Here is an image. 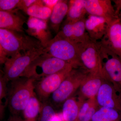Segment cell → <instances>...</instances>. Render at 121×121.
<instances>
[{
  "label": "cell",
  "mask_w": 121,
  "mask_h": 121,
  "mask_svg": "<svg viewBox=\"0 0 121 121\" xmlns=\"http://www.w3.org/2000/svg\"><path fill=\"white\" fill-rule=\"evenodd\" d=\"M87 13L84 0H70L66 21L75 22L85 18Z\"/></svg>",
  "instance_id": "ffe728a7"
},
{
  "label": "cell",
  "mask_w": 121,
  "mask_h": 121,
  "mask_svg": "<svg viewBox=\"0 0 121 121\" xmlns=\"http://www.w3.org/2000/svg\"><path fill=\"white\" fill-rule=\"evenodd\" d=\"M36 81L21 77L11 82L8 92L7 107L12 115H19L35 93Z\"/></svg>",
  "instance_id": "6da1fadb"
},
{
  "label": "cell",
  "mask_w": 121,
  "mask_h": 121,
  "mask_svg": "<svg viewBox=\"0 0 121 121\" xmlns=\"http://www.w3.org/2000/svg\"><path fill=\"white\" fill-rule=\"evenodd\" d=\"M112 20L89 15L86 19L85 24L86 30L91 39L95 42L100 41L105 34L108 24Z\"/></svg>",
  "instance_id": "9a60e30c"
},
{
  "label": "cell",
  "mask_w": 121,
  "mask_h": 121,
  "mask_svg": "<svg viewBox=\"0 0 121 121\" xmlns=\"http://www.w3.org/2000/svg\"></svg>",
  "instance_id": "836d02e7"
},
{
  "label": "cell",
  "mask_w": 121,
  "mask_h": 121,
  "mask_svg": "<svg viewBox=\"0 0 121 121\" xmlns=\"http://www.w3.org/2000/svg\"><path fill=\"white\" fill-rule=\"evenodd\" d=\"M44 53L71 64L74 68L82 67L79 56L78 45L58 34L44 48Z\"/></svg>",
  "instance_id": "5b68a950"
},
{
  "label": "cell",
  "mask_w": 121,
  "mask_h": 121,
  "mask_svg": "<svg viewBox=\"0 0 121 121\" xmlns=\"http://www.w3.org/2000/svg\"><path fill=\"white\" fill-rule=\"evenodd\" d=\"M8 58V57L7 54L0 45V67L2 65H4Z\"/></svg>",
  "instance_id": "f546056e"
},
{
  "label": "cell",
  "mask_w": 121,
  "mask_h": 121,
  "mask_svg": "<svg viewBox=\"0 0 121 121\" xmlns=\"http://www.w3.org/2000/svg\"><path fill=\"white\" fill-rule=\"evenodd\" d=\"M105 79L101 76L88 73L80 87L82 96L86 99L96 97Z\"/></svg>",
  "instance_id": "e0dca14e"
},
{
  "label": "cell",
  "mask_w": 121,
  "mask_h": 121,
  "mask_svg": "<svg viewBox=\"0 0 121 121\" xmlns=\"http://www.w3.org/2000/svg\"><path fill=\"white\" fill-rule=\"evenodd\" d=\"M7 121H24L19 115H12L9 118Z\"/></svg>",
  "instance_id": "1f68e13d"
},
{
  "label": "cell",
  "mask_w": 121,
  "mask_h": 121,
  "mask_svg": "<svg viewBox=\"0 0 121 121\" xmlns=\"http://www.w3.org/2000/svg\"><path fill=\"white\" fill-rule=\"evenodd\" d=\"M69 7V1L59 0L52 10L50 20L51 29L56 33H58L61 23L67 15Z\"/></svg>",
  "instance_id": "ac0fdd59"
},
{
  "label": "cell",
  "mask_w": 121,
  "mask_h": 121,
  "mask_svg": "<svg viewBox=\"0 0 121 121\" xmlns=\"http://www.w3.org/2000/svg\"><path fill=\"white\" fill-rule=\"evenodd\" d=\"M40 102L35 92L22 112L24 121H38L41 107Z\"/></svg>",
  "instance_id": "7402d4cb"
},
{
  "label": "cell",
  "mask_w": 121,
  "mask_h": 121,
  "mask_svg": "<svg viewBox=\"0 0 121 121\" xmlns=\"http://www.w3.org/2000/svg\"><path fill=\"white\" fill-rule=\"evenodd\" d=\"M44 53V48H38L8 57L3 70L7 82L22 77L33 61Z\"/></svg>",
  "instance_id": "277c9868"
},
{
  "label": "cell",
  "mask_w": 121,
  "mask_h": 121,
  "mask_svg": "<svg viewBox=\"0 0 121 121\" xmlns=\"http://www.w3.org/2000/svg\"><path fill=\"white\" fill-rule=\"evenodd\" d=\"M52 10L46 7L43 4L42 0H40L27 9L25 13L30 17L48 21L49 19Z\"/></svg>",
  "instance_id": "603a6c76"
},
{
  "label": "cell",
  "mask_w": 121,
  "mask_h": 121,
  "mask_svg": "<svg viewBox=\"0 0 121 121\" xmlns=\"http://www.w3.org/2000/svg\"><path fill=\"white\" fill-rule=\"evenodd\" d=\"M99 107L95 98L83 101L76 121H91Z\"/></svg>",
  "instance_id": "44dd1931"
},
{
  "label": "cell",
  "mask_w": 121,
  "mask_h": 121,
  "mask_svg": "<svg viewBox=\"0 0 121 121\" xmlns=\"http://www.w3.org/2000/svg\"><path fill=\"white\" fill-rule=\"evenodd\" d=\"M20 0H0V11L13 12L17 9Z\"/></svg>",
  "instance_id": "4316f807"
},
{
  "label": "cell",
  "mask_w": 121,
  "mask_h": 121,
  "mask_svg": "<svg viewBox=\"0 0 121 121\" xmlns=\"http://www.w3.org/2000/svg\"><path fill=\"white\" fill-rule=\"evenodd\" d=\"M26 32L29 35L37 39L44 48L52 39L48 25V21L29 17L27 23Z\"/></svg>",
  "instance_id": "4fadbf2b"
},
{
  "label": "cell",
  "mask_w": 121,
  "mask_h": 121,
  "mask_svg": "<svg viewBox=\"0 0 121 121\" xmlns=\"http://www.w3.org/2000/svg\"><path fill=\"white\" fill-rule=\"evenodd\" d=\"M98 42L117 55L121 60V21L119 17L109 23L105 34Z\"/></svg>",
  "instance_id": "7c38bea8"
},
{
  "label": "cell",
  "mask_w": 121,
  "mask_h": 121,
  "mask_svg": "<svg viewBox=\"0 0 121 121\" xmlns=\"http://www.w3.org/2000/svg\"><path fill=\"white\" fill-rule=\"evenodd\" d=\"M71 65H72L44 53L33 61L22 77L32 79L37 82Z\"/></svg>",
  "instance_id": "3957f363"
},
{
  "label": "cell",
  "mask_w": 121,
  "mask_h": 121,
  "mask_svg": "<svg viewBox=\"0 0 121 121\" xmlns=\"http://www.w3.org/2000/svg\"><path fill=\"white\" fill-rule=\"evenodd\" d=\"M119 112L113 108L100 107L94 115L91 121H118Z\"/></svg>",
  "instance_id": "cb8c5ba5"
},
{
  "label": "cell",
  "mask_w": 121,
  "mask_h": 121,
  "mask_svg": "<svg viewBox=\"0 0 121 121\" xmlns=\"http://www.w3.org/2000/svg\"><path fill=\"white\" fill-rule=\"evenodd\" d=\"M118 17H119V19H120L121 21V12L118 14Z\"/></svg>",
  "instance_id": "d6a6232c"
},
{
  "label": "cell",
  "mask_w": 121,
  "mask_h": 121,
  "mask_svg": "<svg viewBox=\"0 0 121 121\" xmlns=\"http://www.w3.org/2000/svg\"><path fill=\"white\" fill-rule=\"evenodd\" d=\"M83 101L81 98L78 101L75 98L71 97L64 102L62 114L64 121H76Z\"/></svg>",
  "instance_id": "d6986e66"
},
{
  "label": "cell",
  "mask_w": 121,
  "mask_h": 121,
  "mask_svg": "<svg viewBox=\"0 0 121 121\" xmlns=\"http://www.w3.org/2000/svg\"><path fill=\"white\" fill-rule=\"evenodd\" d=\"M40 0H20L17 10H21L25 12L27 9L37 4Z\"/></svg>",
  "instance_id": "83f0119b"
},
{
  "label": "cell",
  "mask_w": 121,
  "mask_h": 121,
  "mask_svg": "<svg viewBox=\"0 0 121 121\" xmlns=\"http://www.w3.org/2000/svg\"><path fill=\"white\" fill-rule=\"evenodd\" d=\"M86 18L75 22L65 21L57 34L78 45L90 40L85 28Z\"/></svg>",
  "instance_id": "8fae6325"
},
{
  "label": "cell",
  "mask_w": 121,
  "mask_h": 121,
  "mask_svg": "<svg viewBox=\"0 0 121 121\" xmlns=\"http://www.w3.org/2000/svg\"><path fill=\"white\" fill-rule=\"evenodd\" d=\"M0 45L8 57L44 48L38 40L24 33L4 29H0Z\"/></svg>",
  "instance_id": "7a4b0ae2"
},
{
  "label": "cell",
  "mask_w": 121,
  "mask_h": 121,
  "mask_svg": "<svg viewBox=\"0 0 121 121\" xmlns=\"http://www.w3.org/2000/svg\"><path fill=\"white\" fill-rule=\"evenodd\" d=\"M112 83L105 79L96 95V101L99 107L113 108L121 112V93Z\"/></svg>",
  "instance_id": "30bf717a"
},
{
  "label": "cell",
  "mask_w": 121,
  "mask_h": 121,
  "mask_svg": "<svg viewBox=\"0 0 121 121\" xmlns=\"http://www.w3.org/2000/svg\"><path fill=\"white\" fill-rule=\"evenodd\" d=\"M87 13L89 15L113 20L118 17L110 0H84Z\"/></svg>",
  "instance_id": "5bb4252c"
},
{
  "label": "cell",
  "mask_w": 121,
  "mask_h": 121,
  "mask_svg": "<svg viewBox=\"0 0 121 121\" xmlns=\"http://www.w3.org/2000/svg\"><path fill=\"white\" fill-rule=\"evenodd\" d=\"M17 11H0V29L24 33L25 20Z\"/></svg>",
  "instance_id": "2e32d148"
},
{
  "label": "cell",
  "mask_w": 121,
  "mask_h": 121,
  "mask_svg": "<svg viewBox=\"0 0 121 121\" xmlns=\"http://www.w3.org/2000/svg\"><path fill=\"white\" fill-rule=\"evenodd\" d=\"M74 68L73 66L70 65L58 72L37 81L35 83V92L40 101H47Z\"/></svg>",
  "instance_id": "ba28073f"
},
{
  "label": "cell",
  "mask_w": 121,
  "mask_h": 121,
  "mask_svg": "<svg viewBox=\"0 0 121 121\" xmlns=\"http://www.w3.org/2000/svg\"><path fill=\"white\" fill-rule=\"evenodd\" d=\"M3 71L0 69V121L3 119L8 104L7 83Z\"/></svg>",
  "instance_id": "d4e9b609"
},
{
  "label": "cell",
  "mask_w": 121,
  "mask_h": 121,
  "mask_svg": "<svg viewBox=\"0 0 121 121\" xmlns=\"http://www.w3.org/2000/svg\"><path fill=\"white\" fill-rule=\"evenodd\" d=\"M112 1L114 4L115 13L118 17V14L121 12V0H114Z\"/></svg>",
  "instance_id": "4dcf8cb0"
},
{
  "label": "cell",
  "mask_w": 121,
  "mask_h": 121,
  "mask_svg": "<svg viewBox=\"0 0 121 121\" xmlns=\"http://www.w3.org/2000/svg\"><path fill=\"white\" fill-rule=\"evenodd\" d=\"M103 77L121 91V60L117 55L97 42Z\"/></svg>",
  "instance_id": "8992f818"
},
{
  "label": "cell",
  "mask_w": 121,
  "mask_h": 121,
  "mask_svg": "<svg viewBox=\"0 0 121 121\" xmlns=\"http://www.w3.org/2000/svg\"><path fill=\"white\" fill-rule=\"evenodd\" d=\"M75 69H73L58 89L51 96L53 102L60 104L70 98L75 91L80 87L89 73L85 70H80Z\"/></svg>",
  "instance_id": "9c48e42d"
},
{
  "label": "cell",
  "mask_w": 121,
  "mask_h": 121,
  "mask_svg": "<svg viewBox=\"0 0 121 121\" xmlns=\"http://www.w3.org/2000/svg\"><path fill=\"white\" fill-rule=\"evenodd\" d=\"M56 113L54 108L46 101L41 104L38 121H51Z\"/></svg>",
  "instance_id": "484cf974"
},
{
  "label": "cell",
  "mask_w": 121,
  "mask_h": 121,
  "mask_svg": "<svg viewBox=\"0 0 121 121\" xmlns=\"http://www.w3.org/2000/svg\"><path fill=\"white\" fill-rule=\"evenodd\" d=\"M59 1V0H42L43 4L52 10Z\"/></svg>",
  "instance_id": "f1b7e54d"
},
{
  "label": "cell",
  "mask_w": 121,
  "mask_h": 121,
  "mask_svg": "<svg viewBox=\"0 0 121 121\" xmlns=\"http://www.w3.org/2000/svg\"><path fill=\"white\" fill-rule=\"evenodd\" d=\"M78 45L79 60L84 70L89 74L104 77L97 42L91 39Z\"/></svg>",
  "instance_id": "52a82bcc"
}]
</instances>
